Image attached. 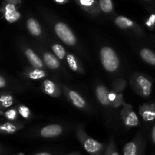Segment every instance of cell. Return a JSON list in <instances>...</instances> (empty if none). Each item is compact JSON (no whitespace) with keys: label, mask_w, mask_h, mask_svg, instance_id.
I'll return each instance as SVG.
<instances>
[{"label":"cell","mask_w":155,"mask_h":155,"mask_svg":"<svg viewBox=\"0 0 155 155\" xmlns=\"http://www.w3.org/2000/svg\"><path fill=\"white\" fill-rule=\"evenodd\" d=\"M100 58L104 68L108 72H114L119 67V58L114 50L110 47H103L101 48Z\"/></svg>","instance_id":"obj_1"},{"label":"cell","mask_w":155,"mask_h":155,"mask_svg":"<svg viewBox=\"0 0 155 155\" xmlns=\"http://www.w3.org/2000/svg\"><path fill=\"white\" fill-rule=\"evenodd\" d=\"M77 137L80 139L81 143L83 144V147L90 155H100L104 145L100 142H97L96 140L93 139L92 138L89 137L85 133L83 129L78 128L77 131Z\"/></svg>","instance_id":"obj_2"},{"label":"cell","mask_w":155,"mask_h":155,"mask_svg":"<svg viewBox=\"0 0 155 155\" xmlns=\"http://www.w3.org/2000/svg\"><path fill=\"white\" fill-rule=\"evenodd\" d=\"M54 31L59 38L68 45H74L77 39L72 30L64 23H58L54 26Z\"/></svg>","instance_id":"obj_3"},{"label":"cell","mask_w":155,"mask_h":155,"mask_svg":"<svg viewBox=\"0 0 155 155\" xmlns=\"http://www.w3.org/2000/svg\"><path fill=\"white\" fill-rule=\"evenodd\" d=\"M134 87L139 93L143 97H148L151 93L152 84L151 81L142 75H139L135 79Z\"/></svg>","instance_id":"obj_4"},{"label":"cell","mask_w":155,"mask_h":155,"mask_svg":"<svg viewBox=\"0 0 155 155\" xmlns=\"http://www.w3.org/2000/svg\"><path fill=\"white\" fill-rule=\"evenodd\" d=\"M121 118L124 124L128 127H136L139 124V119L137 115L132 109V106L130 104H124V107L121 111Z\"/></svg>","instance_id":"obj_5"},{"label":"cell","mask_w":155,"mask_h":155,"mask_svg":"<svg viewBox=\"0 0 155 155\" xmlns=\"http://www.w3.org/2000/svg\"><path fill=\"white\" fill-rule=\"evenodd\" d=\"M139 114L145 121L155 120V104H145L139 108Z\"/></svg>","instance_id":"obj_6"},{"label":"cell","mask_w":155,"mask_h":155,"mask_svg":"<svg viewBox=\"0 0 155 155\" xmlns=\"http://www.w3.org/2000/svg\"><path fill=\"white\" fill-rule=\"evenodd\" d=\"M62 127L57 124H51L43 127L40 131V135L44 138L56 137L61 134Z\"/></svg>","instance_id":"obj_7"},{"label":"cell","mask_w":155,"mask_h":155,"mask_svg":"<svg viewBox=\"0 0 155 155\" xmlns=\"http://www.w3.org/2000/svg\"><path fill=\"white\" fill-rule=\"evenodd\" d=\"M65 89V93L67 94L69 99L71 100V102L76 106V107H79V108H84L86 105V101L83 98V97L77 93V92L74 90H71V89H68V88H64Z\"/></svg>","instance_id":"obj_8"},{"label":"cell","mask_w":155,"mask_h":155,"mask_svg":"<svg viewBox=\"0 0 155 155\" xmlns=\"http://www.w3.org/2000/svg\"><path fill=\"white\" fill-rule=\"evenodd\" d=\"M21 17L16 8L12 3H8L5 7V18L9 23H14L18 21Z\"/></svg>","instance_id":"obj_9"},{"label":"cell","mask_w":155,"mask_h":155,"mask_svg":"<svg viewBox=\"0 0 155 155\" xmlns=\"http://www.w3.org/2000/svg\"><path fill=\"white\" fill-rule=\"evenodd\" d=\"M42 89L45 94L51 97H55L56 98L60 95V91H59L57 85L49 80H44Z\"/></svg>","instance_id":"obj_10"},{"label":"cell","mask_w":155,"mask_h":155,"mask_svg":"<svg viewBox=\"0 0 155 155\" xmlns=\"http://www.w3.org/2000/svg\"><path fill=\"white\" fill-rule=\"evenodd\" d=\"M95 93H96L97 98L103 105H109L110 104H111L108 97L110 92H108L107 88L104 87V86L100 85V86H97Z\"/></svg>","instance_id":"obj_11"},{"label":"cell","mask_w":155,"mask_h":155,"mask_svg":"<svg viewBox=\"0 0 155 155\" xmlns=\"http://www.w3.org/2000/svg\"><path fill=\"white\" fill-rule=\"evenodd\" d=\"M25 54L27 56V59L29 60L30 63L31 64L32 66L35 68H38L40 69L43 67V64H42V60L39 58V56L34 52L30 48H27L25 51Z\"/></svg>","instance_id":"obj_12"},{"label":"cell","mask_w":155,"mask_h":155,"mask_svg":"<svg viewBox=\"0 0 155 155\" xmlns=\"http://www.w3.org/2000/svg\"><path fill=\"white\" fill-rule=\"evenodd\" d=\"M140 145L136 141L130 142L124 148V155H139Z\"/></svg>","instance_id":"obj_13"},{"label":"cell","mask_w":155,"mask_h":155,"mask_svg":"<svg viewBox=\"0 0 155 155\" xmlns=\"http://www.w3.org/2000/svg\"><path fill=\"white\" fill-rule=\"evenodd\" d=\"M43 60L46 66L50 69H57L60 66L59 61L51 53H45L43 55Z\"/></svg>","instance_id":"obj_14"},{"label":"cell","mask_w":155,"mask_h":155,"mask_svg":"<svg viewBox=\"0 0 155 155\" xmlns=\"http://www.w3.org/2000/svg\"><path fill=\"white\" fill-rule=\"evenodd\" d=\"M27 28L29 32L33 36H39L41 34V27L39 26V23L33 18H30L27 21Z\"/></svg>","instance_id":"obj_15"},{"label":"cell","mask_w":155,"mask_h":155,"mask_svg":"<svg viewBox=\"0 0 155 155\" xmlns=\"http://www.w3.org/2000/svg\"><path fill=\"white\" fill-rule=\"evenodd\" d=\"M140 55L145 62L155 66V53L152 51L148 48H143L140 51Z\"/></svg>","instance_id":"obj_16"},{"label":"cell","mask_w":155,"mask_h":155,"mask_svg":"<svg viewBox=\"0 0 155 155\" xmlns=\"http://www.w3.org/2000/svg\"><path fill=\"white\" fill-rule=\"evenodd\" d=\"M67 61H68V65H69L72 71L78 73L83 72V69H82L81 66H80L79 62L77 61L76 58L73 54H69L67 55Z\"/></svg>","instance_id":"obj_17"},{"label":"cell","mask_w":155,"mask_h":155,"mask_svg":"<svg viewBox=\"0 0 155 155\" xmlns=\"http://www.w3.org/2000/svg\"><path fill=\"white\" fill-rule=\"evenodd\" d=\"M115 24L122 29H127L134 26V23L129 18L124 16H119L115 19Z\"/></svg>","instance_id":"obj_18"},{"label":"cell","mask_w":155,"mask_h":155,"mask_svg":"<svg viewBox=\"0 0 155 155\" xmlns=\"http://www.w3.org/2000/svg\"><path fill=\"white\" fill-rule=\"evenodd\" d=\"M28 77L33 80H39L45 77V73L43 71L38 68H35L34 70H30L28 72Z\"/></svg>","instance_id":"obj_19"},{"label":"cell","mask_w":155,"mask_h":155,"mask_svg":"<svg viewBox=\"0 0 155 155\" xmlns=\"http://www.w3.org/2000/svg\"><path fill=\"white\" fill-rule=\"evenodd\" d=\"M51 48H52V50L56 57L58 58L59 59H63L66 55V51H65L64 48L62 45H59V44H54Z\"/></svg>","instance_id":"obj_20"},{"label":"cell","mask_w":155,"mask_h":155,"mask_svg":"<svg viewBox=\"0 0 155 155\" xmlns=\"http://www.w3.org/2000/svg\"><path fill=\"white\" fill-rule=\"evenodd\" d=\"M0 103H1V108H7L10 107L13 104V98L12 96L8 95H3L0 98Z\"/></svg>","instance_id":"obj_21"},{"label":"cell","mask_w":155,"mask_h":155,"mask_svg":"<svg viewBox=\"0 0 155 155\" xmlns=\"http://www.w3.org/2000/svg\"><path fill=\"white\" fill-rule=\"evenodd\" d=\"M99 5L101 10L106 13H110L113 10V4L111 0H100Z\"/></svg>","instance_id":"obj_22"},{"label":"cell","mask_w":155,"mask_h":155,"mask_svg":"<svg viewBox=\"0 0 155 155\" xmlns=\"http://www.w3.org/2000/svg\"><path fill=\"white\" fill-rule=\"evenodd\" d=\"M0 130L2 133H14L18 130V127L10 123H5L0 127Z\"/></svg>","instance_id":"obj_23"},{"label":"cell","mask_w":155,"mask_h":155,"mask_svg":"<svg viewBox=\"0 0 155 155\" xmlns=\"http://www.w3.org/2000/svg\"><path fill=\"white\" fill-rule=\"evenodd\" d=\"M18 111H19L20 114L24 118H28L30 115V109L24 105H21L18 107Z\"/></svg>","instance_id":"obj_24"},{"label":"cell","mask_w":155,"mask_h":155,"mask_svg":"<svg viewBox=\"0 0 155 155\" xmlns=\"http://www.w3.org/2000/svg\"><path fill=\"white\" fill-rule=\"evenodd\" d=\"M17 114L16 110L15 109H10V110H8L5 113V116L7 118L8 120H15L17 118Z\"/></svg>","instance_id":"obj_25"},{"label":"cell","mask_w":155,"mask_h":155,"mask_svg":"<svg viewBox=\"0 0 155 155\" xmlns=\"http://www.w3.org/2000/svg\"><path fill=\"white\" fill-rule=\"evenodd\" d=\"M105 155H119L116 149V147H115L113 141L110 142L109 146L107 147V151H106Z\"/></svg>","instance_id":"obj_26"},{"label":"cell","mask_w":155,"mask_h":155,"mask_svg":"<svg viewBox=\"0 0 155 155\" xmlns=\"http://www.w3.org/2000/svg\"><path fill=\"white\" fill-rule=\"evenodd\" d=\"M80 2L82 5L90 7L94 4V0H80Z\"/></svg>","instance_id":"obj_27"},{"label":"cell","mask_w":155,"mask_h":155,"mask_svg":"<svg viewBox=\"0 0 155 155\" xmlns=\"http://www.w3.org/2000/svg\"><path fill=\"white\" fill-rule=\"evenodd\" d=\"M155 24V15H151V16L150 17L148 21L146 22V25L148 27H153Z\"/></svg>","instance_id":"obj_28"},{"label":"cell","mask_w":155,"mask_h":155,"mask_svg":"<svg viewBox=\"0 0 155 155\" xmlns=\"http://www.w3.org/2000/svg\"><path fill=\"white\" fill-rule=\"evenodd\" d=\"M5 80L4 77H0V87L3 88L5 86Z\"/></svg>","instance_id":"obj_29"},{"label":"cell","mask_w":155,"mask_h":155,"mask_svg":"<svg viewBox=\"0 0 155 155\" xmlns=\"http://www.w3.org/2000/svg\"><path fill=\"white\" fill-rule=\"evenodd\" d=\"M151 138H152L153 142H154V143L155 144V126L154 127V128L152 129V133H151Z\"/></svg>","instance_id":"obj_30"},{"label":"cell","mask_w":155,"mask_h":155,"mask_svg":"<svg viewBox=\"0 0 155 155\" xmlns=\"http://www.w3.org/2000/svg\"><path fill=\"white\" fill-rule=\"evenodd\" d=\"M35 155H51L49 153H47V152H42V153H39V154H36Z\"/></svg>","instance_id":"obj_31"},{"label":"cell","mask_w":155,"mask_h":155,"mask_svg":"<svg viewBox=\"0 0 155 155\" xmlns=\"http://www.w3.org/2000/svg\"><path fill=\"white\" fill-rule=\"evenodd\" d=\"M55 1L57 2H59V3H63L64 2H65L66 0H55Z\"/></svg>","instance_id":"obj_32"},{"label":"cell","mask_w":155,"mask_h":155,"mask_svg":"<svg viewBox=\"0 0 155 155\" xmlns=\"http://www.w3.org/2000/svg\"><path fill=\"white\" fill-rule=\"evenodd\" d=\"M71 155H72V154H71Z\"/></svg>","instance_id":"obj_33"}]
</instances>
